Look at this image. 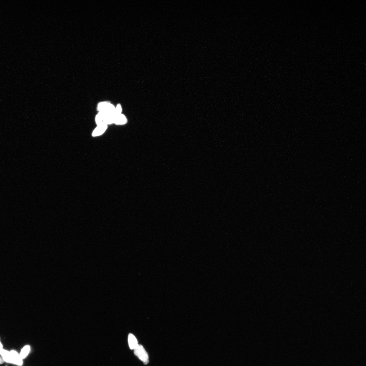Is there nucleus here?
<instances>
[{
    "label": "nucleus",
    "mask_w": 366,
    "mask_h": 366,
    "mask_svg": "<svg viewBox=\"0 0 366 366\" xmlns=\"http://www.w3.org/2000/svg\"><path fill=\"white\" fill-rule=\"evenodd\" d=\"M134 350V354L135 355L143 361L144 364H147L149 362V356L144 347L141 345H138Z\"/></svg>",
    "instance_id": "obj_1"
},
{
    "label": "nucleus",
    "mask_w": 366,
    "mask_h": 366,
    "mask_svg": "<svg viewBox=\"0 0 366 366\" xmlns=\"http://www.w3.org/2000/svg\"><path fill=\"white\" fill-rule=\"evenodd\" d=\"M10 352L12 357L13 364L18 366L22 365L23 364V360L21 357L19 353L14 350H11Z\"/></svg>",
    "instance_id": "obj_2"
},
{
    "label": "nucleus",
    "mask_w": 366,
    "mask_h": 366,
    "mask_svg": "<svg viewBox=\"0 0 366 366\" xmlns=\"http://www.w3.org/2000/svg\"><path fill=\"white\" fill-rule=\"evenodd\" d=\"M0 356L5 363L13 364L10 351L2 348L0 350Z\"/></svg>",
    "instance_id": "obj_3"
},
{
    "label": "nucleus",
    "mask_w": 366,
    "mask_h": 366,
    "mask_svg": "<svg viewBox=\"0 0 366 366\" xmlns=\"http://www.w3.org/2000/svg\"><path fill=\"white\" fill-rule=\"evenodd\" d=\"M108 128V125L105 124L98 125L96 128L93 130L92 135L93 137L100 136L106 131Z\"/></svg>",
    "instance_id": "obj_4"
},
{
    "label": "nucleus",
    "mask_w": 366,
    "mask_h": 366,
    "mask_svg": "<svg viewBox=\"0 0 366 366\" xmlns=\"http://www.w3.org/2000/svg\"><path fill=\"white\" fill-rule=\"evenodd\" d=\"M127 119L125 116L121 114L115 116L114 124L118 125H124L127 122Z\"/></svg>",
    "instance_id": "obj_5"
},
{
    "label": "nucleus",
    "mask_w": 366,
    "mask_h": 366,
    "mask_svg": "<svg viewBox=\"0 0 366 366\" xmlns=\"http://www.w3.org/2000/svg\"><path fill=\"white\" fill-rule=\"evenodd\" d=\"M128 342L130 348L131 349H135L138 345L136 338L131 334H130L129 335Z\"/></svg>",
    "instance_id": "obj_6"
},
{
    "label": "nucleus",
    "mask_w": 366,
    "mask_h": 366,
    "mask_svg": "<svg viewBox=\"0 0 366 366\" xmlns=\"http://www.w3.org/2000/svg\"><path fill=\"white\" fill-rule=\"evenodd\" d=\"M30 350L31 347L29 345H26L21 349L19 354L21 357L22 359H24L27 357Z\"/></svg>",
    "instance_id": "obj_7"
},
{
    "label": "nucleus",
    "mask_w": 366,
    "mask_h": 366,
    "mask_svg": "<svg viewBox=\"0 0 366 366\" xmlns=\"http://www.w3.org/2000/svg\"><path fill=\"white\" fill-rule=\"evenodd\" d=\"M111 103L109 102H103L99 103L97 107V110L99 112L106 111Z\"/></svg>",
    "instance_id": "obj_8"
},
{
    "label": "nucleus",
    "mask_w": 366,
    "mask_h": 366,
    "mask_svg": "<svg viewBox=\"0 0 366 366\" xmlns=\"http://www.w3.org/2000/svg\"><path fill=\"white\" fill-rule=\"evenodd\" d=\"M122 108L120 104H118L117 107H115L114 111V114L115 116L122 114Z\"/></svg>",
    "instance_id": "obj_9"
},
{
    "label": "nucleus",
    "mask_w": 366,
    "mask_h": 366,
    "mask_svg": "<svg viewBox=\"0 0 366 366\" xmlns=\"http://www.w3.org/2000/svg\"><path fill=\"white\" fill-rule=\"evenodd\" d=\"M4 363V362L2 357L0 356V364H2Z\"/></svg>",
    "instance_id": "obj_10"
},
{
    "label": "nucleus",
    "mask_w": 366,
    "mask_h": 366,
    "mask_svg": "<svg viewBox=\"0 0 366 366\" xmlns=\"http://www.w3.org/2000/svg\"><path fill=\"white\" fill-rule=\"evenodd\" d=\"M3 348V345L1 342V339H0V350Z\"/></svg>",
    "instance_id": "obj_11"
},
{
    "label": "nucleus",
    "mask_w": 366,
    "mask_h": 366,
    "mask_svg": "<svg viewBox=\"0 0 366 366\" xmlns=\"http://www.w3.org/2000/svg\"><path fill=\"white\" fill-rule=\"evenodd\" d=\"M23 366L22 365V366Z\"/></svg>",
    "instance_id": "obj_12"
}]
</instances>
